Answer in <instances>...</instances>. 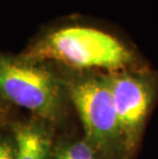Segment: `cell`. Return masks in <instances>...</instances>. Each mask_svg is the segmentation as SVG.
<instances>
[{
  "label": "cell",
  "instance_id": "5",
  "mask_svg": "<svg viewBox=\"0 0 158 159\" xmlns=\"http://www.w3.org/2000/svg\"><path fill=\"white\" fill-rule=\"evenodd\" d=\"M16 159H49L55 143L50 123L34 117L11 125Z\"/></svg>",
  "mask_w": 158,
  "mask_h": 159
},
{
  "label": "cell",
  "instance_id": "3",
  "mask_svg": "<svg viewBox=\"0 0 158 159\" xmlns=\"http://www.w3.org/2000/svg\"><path fill=\"white\" fill-rule=\"evenodd\" d=\"M67 71L68 73L61 76L67 96L79 114L84 138L106 159H114L123 154L118 118L104 73Z\"/></svg>",
  "mask_w": 158,
  "mask_h": 159
},
{
  "label": "cell",
  "instance_id": "8",
  "mask_svg": "<svg viewBox=\"0 0 158 159\" xmlns=\"http://www.w3.org/2000/svg\"><path fill=\"white\" fill-rule=\"evenodd\" d=\"M8 114V104L0 97V124L3 123L7 118Z\"/></svg>",
  "mask_w": 158,
  "mask_h": 159
},
{
  "label": "cell",
  "instance_id": "2",
  "mask_svg": "<svg viewBox=\"0 0 158 159\" xmlns=\"http://www.w3.org/2000/svg\"><path fill=\"white\" fill-rule=\"evenodd\" d=\"M66 94L61 74L52 64L0 52V97L7 104L52 123L61 117Z\"/></svg>",
  "mask_w": 158,
  "mask_h": 159
},
{
  "label": "cell",
  "instance_id": "7",
  "mask_svg": "<svg viewBox=\"0 0 158 159\" xmlns=\"http://www.w3.org/2000/svg\"><path fill=\"white\" fill-rule=\"evenodd\" d=\"M0 159H16V142L11 130H0Z\"/></svg>",
  "mask_w": 158,
  "mask_h": 159
},
{
  "label": "cell",
  "instance_id": "4",
  "mask_svg": "<svg viewBox=\"0 0 158 159\" xmlns=\"http://www.w3.org/2000/svg\"><path fill=\"white\" fill-rule=\"evenodd\" d=\"M115 107L123 154H130L139 144L154 98V84L147 74L129 70L104 73Z\"/></svg>",
  "mask_w": 158,
  "mask_h": 159
},
{
  "label": "cell",
  "instance_id": "6",
  "mask_svg": "<svg viewBox=\"0 0 158 159\" xmlns=\"http://www.w3.org/2000/svg\"><path fill=\"white\" fill-rule=\"evenodd\" d=\"M49 159H106L97 149L83 137L65 139L53 143Z\"/></svg>",
  "mask_w": 158,
  "mask_h": 159
},
{
  "label": "cell",
  "instance_id": "1",
  "mask_svg": "<svg viewBox=\"0 0 158 159\" xmlns=\"http://www.w3.org/2000/svg\"><path fill=\"white\" fill-rule=\"evenodd\" d=\"M21 55L76 71L117 72L134 63L133 50L117 37L83 25L49 29L33 39Z\"/></svg>",
  "mask_w": 158,
  "mask_h": 159
}]
</instances>
